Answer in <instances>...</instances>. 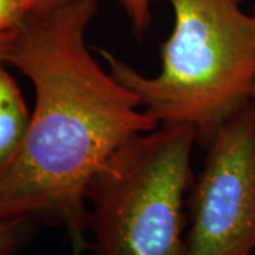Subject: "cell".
Masks as SVG:
<instances>
[{
	"instance_id": "obj_1",
	"label": "cell",
	"mask_w": 255,
	"mask_h": 255,
	"mask_svg": "<svg viewBox=\"0 0 255 255\" xmlns=\"http://www.w3.org/2000/svg\"><path fill=\"white\" fill-rule=\"evenodd\" d=\"M97 0H65L18 28L6 64L36 94L21 145L0 172V221L64 228L71 255L90 251L87 189L119 146L159 127L136 94L92 55L87 31Z\"/></svg>"
},
{
	"instance_id": "obj_2",
	"label": "cell",
	"mask_w": 255,
	"mask_h": 255,
	"mask_svg": "<svg viewBox=\"0 0 255 255\" xmlns=\"http://www.w3.org/2000/svg\"><path fill=\"white\" fill-rule=\"evenodd\" d=\"M173 10L170 36L160 46V70L146 75L105 48L110 71L136 94L164 127H183L206 145L255 90V1L164 0Z\"/></svg>"
},
{
	"instance_id": "obj_3",
	"label": "cell",
	"mask_w": 255,
	"mask_h": 255,
	"mask_svg": "<svg viewBox=\"0 0 255 255\" xmlns=\"http://www.w3.org/2000/svg\"><path fill=\"white\" fill-rule=\"evenodd\" d=\"M194 133L159 127L105 160L87 189L92 255H184Z\"/></svg>"
},
{
	"instance_id": "obj_4",
	"label": "cell",
	"mask_w": 255,
	"mask_h": 255,
	"mask_svg": "<svg viewBox=\"0 0 255 255\" xmlns=\"http://www.w3.org/2000/svg\"><path fill=\"white\" fill-rule=\"evenodd\" d=\"M187 196L184 255H255V102L219 128Z\"/></svg>"
},
{
	"instance_id": "obj_5",
	"label": "cell",
	"mask_w": 255,
	"mask_h": 255,
	"mask_svg": "<svg viewBox=\"0 0 255 255\" xmlns=\"http://www.w3.org/2000/svg\"><path fill=\"white\" fill-rule=\"evenodd\" d=\"M0 61V172L9 164L27 132L30 117L14 78Z\"/></svg>"
},
{
	"instance_id": "obj_6",
	"label": "cell",
	"mask_w": 255,
	"mask_h": 255,
	"mask_svg": "<svg viewBox=\"0 0 255 255\" xmlns=\"http://www.w3.org/2000/svg\"><path fill=\"white\" fill-rule=\"evenodd\" d=\"M36 223L28 219L0 221V255H16L33 237Z\"/></svg>"
},
{
	"instance_id": "obj_7",
	"label": "cell",
	"mask_w": 255,
	"mask_h": 255,
	"mask_svg": "<svg viewBox=\"0 0 255 255\" xmlns=\"http://www.w3.org/2000/svg\"><path fill=\"white\" fill-rule=\"evenodd\" d=\"M47 9L41 0H0V33L17 30L28 17Z\"/></svg>"
},
{
	"instance_id": "obj_8",
	"label": "cell",
	"mask_w": 255,
	"mask_h": 255,
	"mask_svg": "<svg viewBox=\"0 0 255 255\" xmlns=\"http://www.w3.org/2000/svg\"><path fill=\"white\" fill-rule=\"evenodd\" d=\"M129 18L132 28L137 34L146 33L152 26V1L153 0H117Z\"/></svg>"
},
{
	"instance_id": "obj_9",
	"label": "cell",
	"mask_w": 255,
	"mask_h": 255,
	"mask_svg": "<svg viewBox=\"0 0 255 255\" xmlns=\"http://www.w3.org/2000/svg\"><path fill=\"white\" fill-rule=\"evenodd\" d=\"M17 30L0 33V61H3V63H6V57L9 54L10 46H11V43H13V40L16 37Z\"/></svg>"
},
{
	"instance_id": "obj_10",
	"label": "cell",
	"mask_w": 255,
	"mask_h": 255,
	"mask_svg": "<svg viewBox=\"0 0 255 255\" xmlns=\"http://www.w3.org/2000/svg\"><path fill=\"white\" fill-rule=\"evenodd\" d=\"M63 1H65V0H41V3H43L46 7H54V6L63 3Z\"/></svg>"
},
{
	"instance_id": "obj_11",
	"label": "cell",
	"mask_w": 255,
	"mask_h": 255,
	"mask_svg": "<svg viewBox=\"0 0 255 255\" xmlns=\"http://www.w3.org/2000/svg\"><path fill=\"white\" fill-rule=\"evenodd\" d=\"M253 101L255 102V90H254V94H253Z\"/></svg>"
}]
</instances>
